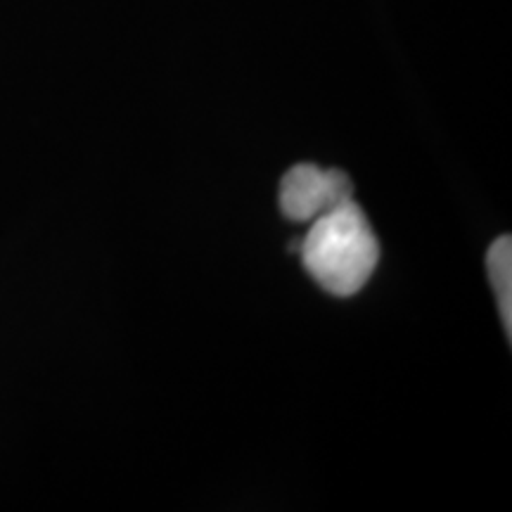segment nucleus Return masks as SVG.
Returning <instances> with one entry per match:
<instances>
[{"instance_id":"f257e3e1","label":"nucleus","mask_w":512,"mask_h":512,"mask_svg":"<svg viewBox=\"0 0 512 512\" xmlns=\"http://www.w3.org/2000/svg\"><path fill=\"white\" fill-rule=\"evenodd\" d=\"M297 249L311 278L335 297L361 292L380 261L373 228L354 200L318 216Z\"/></svg>"},{"instance_id":"f03ea898","label":"nucleus","mask_w":512,"mask_h":512,"mask_svg":"<svg viewBox=\"0 0 512 512\" xmlns=\"http://www.w3.org/2000/svg\"><path fill=\"white\" fill-rule=\"evenodd\" d=\"M354 185L344 171L294 164L280 181V211L290 221H316L325 211L349 202Z\"/></svg>"},{"instance_id":"7ed1b4c3","label":"nucleus","mask_w":512,"mask_h":512,"mask_svg":"<svg viewBox=\"0 0 512 512\" xmlns=\"http://www.w3.org/2000/svg\"><path fill=\"white\" fill-rule=\"evenodd\" d=\"M486 268H489L491 287L498 299L501 323L505 335H512V240L510 235H501L486 254Z\"/></svg>"}]
</instances>
